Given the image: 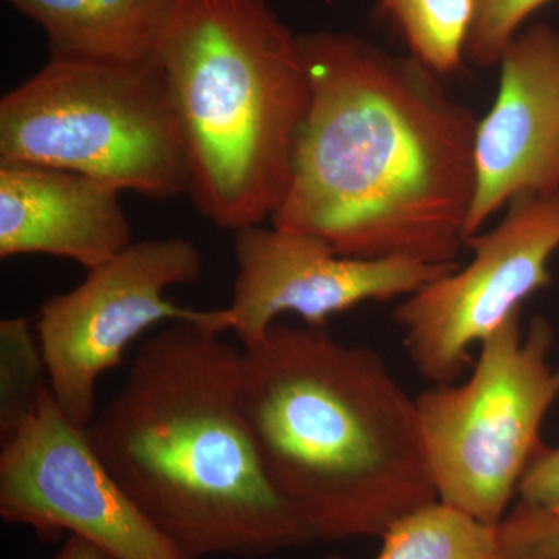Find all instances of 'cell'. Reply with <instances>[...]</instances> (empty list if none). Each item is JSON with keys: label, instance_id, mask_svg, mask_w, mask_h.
<instances>
[{"label": "cell", "instance_id": "cell-16", "mask_svg": "<svg viewBox=\"0 0 559 559\" xmlns=\"http://www.w3.org/2000/svg\"><path fill=\"white\" fill-rule=\"evenodd\" d=\"M46 364L27 319L0 322V439L13 436L46 388Z\"/></svg>", "mask_w": 559, "mask_h": 559}, {"label": "cell", "instance_id": "cell-11", "mask_svg": "<svg viewBox=\"0 0 559 559\" xmlns=\"http://www.w3.org/2000/svg\"><path fill=\"white\" fill-rule=\"evenodd\" d=\"M498 66V95L477 121L465 241L514 200L559 193L558 28L536 24L518 33Z\"/></svg>", "mask_w": 559, "mask_h": 559}, {"label": "cell", "instance_id": "cell-14", "mask_svg": "<svg viewBox=\"0 0 559 559\" xmlns=\"http://www.w3.org/2000/svg\"><path fill=\"white\" fill-rule=\"evenodd\" d=\"M380 539L373 559H503L498 525L484 524L440 500L412 511Z\"/></svg>", "mask_w": 559, "mask_h": 559}, {"label": "cell", "instance_id": "cell-19", "mask_svg": "<svg viewBox=\"0 0 559 559\" xmlns=\"http://www.w3.org/2000/svg\"><path fill=\"white\" fill-rule=\"evenodd\" d=\"M518 502L559 511V447L544 444L530 463L518 488Z\"/></svg>", "mask_w": 559, "mask_h": 559}, {"label": "cell", "instance_id": "cell-8", "mask_svg": "<svg viewBox=\"0 0 559 559\" xmlns=\"http://www.w3.org/2000/svg\"><path fill=\"white\" fill-rule=\"evenodd\" d=\"M473 260L415 290L393 311L412 366L430 384H451L487 340L551 283L559 250V193L511 202L495 229L465 241Z\"/></svg>", "mask_w": 559, "mask_h": 559}, {"label": "cell", "instance_id": "cell-12", "mask_svg": "<svg viewBox=\"0 0 559 559\" xmlns=\"http://www.w3.org/2000/svg\"><path fill=\"white\" fill-rule=\"evenodd\" d=\"M131 245L116 187L61 168L0 162V259L40 253L92 271Z\"/></svg>", "mask_w": 559, "mask_h": 559}, {"label": "cell", "instance_id": "cell-13", "mask_svg": "<svg viewBox=\"0 0 559 559\" xmlns=\"http://www.w3.org/2000/svg\"><path fill=\"white\" fill-rule=\"evenodd\" d=\"M46 33L50 58L156 60L178 0H3Z\"/></svg>", "mask_w": 559, "mask_h": 559}, {"label": "cell", "instance_id": "cell-18", "mask_svg": "<svg viewBox=\"0 0 559 559\" xmlns=\"http://www.w3.org/2000/svg\"><path fill=\"white\" fill-rule=\"evenodd\" d=\"M498 533L503 559H559V511L518 502Z\"/></svg>", "mask_w": 559, "mask_h": 559}, {"label": "cell", "instance_id": "cell-5", "mask_svg": "<svg viewBox=\"0 0 559 559\" xmlns=\"http://www.w3.org/2000/svg\"><path fill=\"white\" fill-rule=\"evenodd\" d=\"M0 162L81 173L148 200L190 189L189 160L156 60L50 58L0 100Z\"/></svg>", "mask_w": 559, "mask_h": 559}, {"label": "cell", "instance_id": "cell-3", "mask_svg": "<svg viewBox=\"0 0 559 559\" xmlns=\"http://www.w3.org/2000/svg\"><path fill=\"white\" fill-rule=\"evenodd\" d=\"M241 352L264 468L316 540L381 538L439 500L417 400L380 353L282 323Z\"/></svg>", "mask_w": 559, "mask_h": 559}, {"label": "cell", "instance_id": "cell-4", "mask_svg": "<svg viewBox=\"0 0 559 559\" xmlns=\"http://www.w3.org/2000/svg\"><path fill=\"white\" fill-rule=\"evenodd\" d=\"M156 61L194 207L221 229L263 226L288 193L310 109L299 35L270 0H178Z\"/></svg>", "mask_w": 559, "mask_h": 559}, {"label": "cell", "instance_id": "cell-1", "mask_svg": "<svg viewBox=\"0 0 559 559\" xmlns=\"http://www.w3.org/2000/svg\"><path fill=\"white\" fill-rule=\"evenodd\" d=\"M299 43L310 109L272 226L352 259L455 263L476 191L473 109L411 55L355 33Z\"/></svg>", "mask_w": 559, "mask_h": 559}, {"label": "cell", "instance_id": "cell-7", "mask_svg": "<svg viewBox=\"0 0 559 559\" xmlns=\"http://www.w3.org/2000/svg\"><path fill=\"white\" fill-rule=\"evenodd\" d=\"M204 260L187 238L132 242L87 271L76 288L40 307L38 341L47 382L62 414L86 430L98 380L123 360L132 341L160 322L202 326L205 310L178 307L165 294L201 278Z\"/></svg>", "mask_w": 559, "mask_h": 559}, {"label": "cell", "instance_id": "cell-10", "mask_svg": "<svg viewBox=\"0 0 559 559\" xmlns=\"http://www.w3.org/2000/svg\"><path fill=\"white\" fill-rule=\"evenodd\" d=\"M234 250L231 304L209 310L204 330L218 336L231 331L242 348L263 340L280 316L296 314L307 326L325 329L333 316L366 301L404 299L460 266L459 261L352 259L310 235L274 226L235 231Z\"/></svg>", "mask_w": 559, "mask_h": 559}, {"label": "cell", "instance_id": "cell-9", "mask_svg": "<svg viewBox=\"0 0 559 559\" xmlns=\"http://www.w3.org/2000/svg\"><path fill=\"white\" fill-rule=\"evenodd\" d=\"M0 518L40 539L68 532L114 559H191L114 479L49 389L0 451Z\"/></svg>", "mask_w": 559, "mask_h": 559}, {"label": "cell", "instance_id": "cell-15", "mask_svg": "<svg viewBox=\"0 0 559 559\" xmlns=\"http://www.w3.org/2000/svg\"><path fill=\"white\" fill-rule=\"evenodd\" d=\"M381 10L406 43L411 57L452 75L466 58L477 0H380Z\"/></svg>", "mask_w": 559, "mask_h": 559}, {"label": "cell", "instance_id": "cell-2", "mask_svg": "<svg viewBox=\"0 0 559 559\" xmlns=\"http://www.w3.org/2000/svg\"><path fill=\"white\" fill-rule=\"evenodd\" d=\"M241 362L218 334L171 323L86 428L114 479L191 559L266 558L316 540L264 468Z\"/></svg>", "mask_w": 559, "mask_h": 559}, {"label": "cell", "instance_id": "cell-20", "mask_svg": "<svg viewBox=\"0 0 559 559\" xmlns=\"http://www.w3.org/2000/svg\"><path fill=\"white\" fill-rule=\"evenodd\" d=\"M53 559H114L79 536H69Z\"/></svg>", "mask_w": 559, "mask_h": 559}, {"label": "cell", "instance_id": "cell-6", "mask_svg": "<svg viewBox=\"0 0 559 559\" xmlns=\"http://www.w3.org/2000/svg\"><path fill=\"white\" fill-rule=\"evenodd\" d=\"M554 341L546 319L522 331L518 312L481 342L468 380L433 384L415 399L441 503L487 525L507 516L559 400Z\"/></svg>", "mask_w": 559, "mask_h": 559}, {"label": "cell", "instance_id": "cell-17", "mask_svg": "<svg viewBox=\"0 0 559 559\" xmlns=\"http://www.w3.org/2000/svg\"><path fill=\"white\" fill-rule=\"evenodd\" d=\"M551 0H477L466 60L479 68L498 66L524 22Z\"/></svg>", "mask_w": 559, "mask_h": 559}]
</instances>
